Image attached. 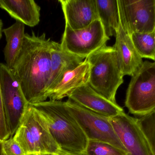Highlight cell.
<instances>
[{
  "mask_svg": "<svg viewBox=\"0 0 155 155\" xmlns=\"http://www.w3.org/2000/svg\"><path fill=\"white\" fill-rule=\"evenodd\" d=\"M52 41L44 33H25L22 48L12 71L28 104L45 102L51 76Z\"/></svg>",
  "mask_w": 155,
  "mask_h": 155,
  "instance_id": "1",
  "label": "cell"
},
{
  "mask_svg": "<svg viewBox=\"0 0 155 155\" xmlns=\"http://www.w3.org/2000/svg\"><path fill=\"white\" fill-rule=\"evenodd\" d=\"M31 105L43 116L61 150L74 153L84 152L88 139L65 102L50 100Z\"/></svg>",
  "mask_w": 155,
  "mask_h": 155,
  "instance_id": "2",
  "label": "cell"
},
{
  "mask_svg": "<svg viewBox=\"0 0 155 155\" xmlns=\"http://www.w3.org/2000/svg\"><path fill=\"white\" fill-rule=\"evenodd\" d=\"M25 155L56 154L61 150L48 124L38 110L29 104L13 136Z\"/></svg>",
  "mask_w": 155,
  "mask_h": 155,
  "instance_id": "3",
  "label": "cell"
},
{
  "mask_svg": "<svg viewBox=\"0 0 155 155\" xmlns=\"http://www.w3.org/2000/svg\"><path fill=\"white\" fill-rule=\"evenodd\" d=\"M86 59L90 65L88 85L102 96L117 103L116 95L124 83V76L114 48L104 45Z\"/></svg>",
  "mask_w": 155,
  "mask_h": 155,
  "instance_id": "4",
  "label": "cell"
},
{
  "mask_svg": "<svg viewBox=\"0 0 155 155\" xmlns=\"http://www.w3.org/2000/svg\"><path fill=\"white\" fill-rule=\"evenodd\" d=\"M125 104L129 113L139 116L155 109V62H143L132 76Z\"/></svg>",
  "mask_w": 155,
  "mask_h": 155,
  "instance_id": "5",
  "label": "cell"
},
{
  "mask_svg": "<svg viewBox=\"0 0 155 155\" xmlns=\"http://www.w3.org/2000/svg\"><path fill=\"white\" fill-rule=\"evenodd\" d=\"M65 103L88 140L108 143L128 155L116 134L109 117L90 111L70 99Z\"/></svg>",
  "mask_w": 155,
  "mask_h": 155,
  "instance_id": "6",
  "label": "cell"
},
{
  "mask_svg": "<svg viewBox=\"0 0 155 155\" xmlns=\"http://www.w3.org/2000/svg\"><path fill=\"white\" fill-rule=\"evenodd\" d=\"M0 85L4 108L11 137L21 122L29 104L11 69L0 63Z\"/></svg>",
  "mask_w": 155,
  "mask_h": 155,
  "instance_id": "7",
  "label": "cell"
},
{
  "mask_svg": "<svg viewBox=\"0 0 155 155\" xmlns=\"http://www.w3.org/2000/svg\"><path fill=\"white\" fill-rule=\"evenodd\" d=\"M110 38L105 32L99 19L86 28L74 30L65 23L61 45L62 48L73 54L86 58L106 45Z\"/></svg>",
  "mask_w": 155,
  "mask_h": 155,
  "instance_id": "8",
  "label": "cell"
},
{
  "mask_svg": "<svg viewBox=\"0 0 155 155\" xmlns=\"http://www.w3.org/2000/svg\"><path fill=\"white\" fill-rule=\"evenodd\" d=\"M117 2L120 23L128 34L155 31V0H117Z\"/></svg>",
  "mask_w": 155,
  "mask_h": 155,
  "instance_id": "9",
  "label": "cell"
},
{
  "mask_svg": "<svg viewBox=\"0 0 155 155\" xmlns=\"http://www.w3.org/2000/svg\"><path fill=\"white\" fill-rule=\"evenodd\" d=\"M109 119L128 155H153L149 143L137 123V118L124 112Z\"/></svg>",
  "mask_w": 155,
  "mask_h": 155,
  "instance_id": "10",
  "label": "cell"
},
{
  "mask_svg": "<svg viewBox=\"0 0 155 155\" xmlns=\"http://www.w3.org/2000/svg\"><path fill=\"white\" fill-rule=\"evenodd\" d=\"M68 98L90 111L109 118L124 112L123 108L117 103L102 96L88 84L78 88Z\"/></svg>",
  "mask_w": 155,
  "mask_h": 155,
  "instance_id": "11",
  "label": "cell"
},
{
  "mask_svg": "<svg viewBox=\"0 0 155 155\" xmlns=\"http://www.w3.org/2000/svg\"><path fill=\"white\" fill-rule=\"evenodd\" d=\"M65 23L73 30L84 29L98 20L96 0H60Z\"/></svg>",
  "mask_w": 155,
  "mask_h": 155,
  "instance_id": "12",
  "label": "cell"
},
{
  "mask_svg": "<svg viewBox=\"0 0 155 155\" xmlns=\"http://www.w3.org/2000/svg\"><path fill=\"white\" fill-rule=\"evenodd\" d=\"M115 37L113 47L117 53L120 70L124 76H133L143 64V58L137 51L131 35L124 30L120 22Z\"/></svg>",
  "mask_w": 155,
  "mask_h": 155,
  "instance_id": "13",
  "label": "cell"
},
{
  "mask_svg": "<svg viewBox=\"0 0 155 155\" xmlns=\"http://www.w3.org/2000/svg\"><path fill=\"white\" fill-rule=\"evenodd\" d=\"M90 65L86 59L78 66L67 72L58 84L47 94L53 101H61L78 87L88 84Z\"/></svg>",
  "mask_w": 155,
  "mask_h": 155,
  "instance_id": "14",
  "label": "cell"
},
{
  "mask_svg": "<svg viewBox=\"0 0 155 155\" xmlns=\"http://www.w3.org/2000/svg\"><path fill=\"white\" fill-rule=\"evenodd\" d=\"M52 42L51 76L47 94L58 84L67 72L76 68L85 59L64 50L61 43L53 41Z\"/></svg>",
  "mask_w": 155,
  "mask_h": 155,
  "instance_id": "15",
  "label": "cell"
},
{
  "mask_svg": "<svg viewBox=\"0 0 155 155\" xmlns=\"http://www.w3.org/2000/svg\"><path fill=\"white\" fill-rule=\"evenodd\" d=\"M0 8L25 25L34 27L40 22L41 7L33 0H0Z\"/></svg>",
  "mask_w": 155,
  "mask_h": 155,
  "instance_id": "16",
  "label": "cell"
},
{
  "mask_svg": "<svg viewBox=\"0 0 155 155\" xmlns=\"http://www.w3.org/2000/svg\"><path fill=\"white\" fill-rule=\"evenodd\" d=\"M6 44L4 49L5 65L12 70L15 60L21 52L25 33V25L19 21L8 28L3 29Z\"/></svg>",
  "mask_w": 155,
  "mask_h": 155,
  "instance_id": "17",
  "label": "cell"
},
{
  "mask_svg": "<svg viewBox=\"0 0 155 155\" xmlns=\"http://www.w3.org/2000/svg\"><path fill=\"white\" fill-rule=\"evenodd\" d=\"M99 20L107 37L115 36L120 23L117 0H96Z\"/></svg>",
  "mask_w": 155,
  "mask_h": 155,
  "instance_id": "18",
  "label": "cell"
},
{
  "mask_svg": "<svg viewBox=\"0 0 155 155\" xmlns=\"http://www.w3.org/2000/svg\"><path fill=\"white\" fill-rule=\"evenodd\" d=\"M134 45L142 58L155 60V31L147 33H134L131 35Z\"/></svg>",
  "mask_w": 155,
  "mask_h": 155,
  "instance_id": "19",
  "label": "cell"
},
{
  "mask_svg": "<svg viewBox=\"0 0 155 155\" xmlns=\"http://www.w3.org/2000/svg\"><path fill=\"white\" fill-rule=\"evenodd\" d=\"M137 121L149 143L153 155H155V109L137 118Z\"/></svg>",
  "mask_w": 155,
  "mask_h": 155,
  "instance_id": "20",
  "label": "cell"
},
{
  "mask_svg": "<svg viewBox=\"0 0 155 155\" xmlns=\"http://www.w3.org/2000/svg\"><path fill=\"white\" fill-rule=\"evenodd\" d=\"M84 155H128L108 143L88 140Z\"/></svg>",
  "mask_w": 155,
  "mask_h": 155,
  "instance_id": "21",
  "label": "cell"
},
{
  "mask_svg": "<svg viewBox=\"0 0 155 155\" xmlns=\"http://www.w3.org/2000/svg\"><path fill=\"white\" fill-rule=\"evenodd\" d=\"M2 151L5 155H25L21 147L13 137L3 141Z\"/></svg>",
  "mask_w": 155,
  "mask_h": 155,
  "instance_id": "22",
  "label": "cell"
},
{
  "mask_svg": "<svg viewBox=\"0 0 155 155\" xmlns=\"http://www.w3.org/2000/svg\"><path fill=\"white\" fill-rule=\"evenodd\" d=\"M10 137H11V133L5 118L0 85V140L3 142L9 139Z\"/></svg>",
  "mask_w": 155,
  "mask_h": 155,
  "instance_id": "23",
  "label": "cell"
},
{
  "mask_svg": "<svg viewBox=\"0 0 155 155\" xmlns=\"http://www.w3.org/2000/svg\"><path fill=\"white\" fill-rule=\"evenodd\" d=\"M53 155H84V153H74L61 150L58 153Z\"/></svg>",
  "mask_w": 155,
  "mask_h": 155,
  "instance_id": "24",
  "label": "cell"
},
{
  "mask_svg": "<svg viewBox=\"0 0 155 155\" xmlns=\"http://www.w3.org/2000/svg\"><path fill=\"white\" fill-rule=\"evenodd\" d=\"M3 22L2 20L0 19V39L2 37V33L3 32Z\"/></svg>",
  "mask_w": 155,
  "mask_h": 155,
  "instance_id": "25",
  "label": "cell"
},
{
  "mask_svg": "<svg viewBox=\"0 0 155 155\" xmlns=\"http://www.w3.org/2000/svg\"><path fill=\"white\" fill-rule=\"evenodd\" d=\"M0 155H3L2 151V141L0 140Z\"/></svg>",
  "mask_w": 155,
  "mask_h": 155,
  "instance_id": "26",
  "label": "cell"
},
{
  "mask_svg": "<svg viewBox=\"0 0 155 155\" xmlns=\"http://www.w3.org/2000/svg\"></svg>",
  "mask_w": 155,
  "mask_h": 155,
  "instance_id": "27",
  "label": "cell"
},
{
  "mask_svg": "<svg viewBox=\"0 0 155 155\" xmlns=\"http://www.w3.org/2000/svg\"><path fill=\"white\" fill-rule=\"evenodd\" d=\"M154 62H155V61H154Z\"/></svg>",
  "mask_w": 155,
  "mask_h": 155,
  "instance_id": "28",
  "label": "cell"
},
{
  "mask_svg": "<svg viewBox=\"0 0 155 155\" xmlns=\"http://www.w3.org/2000/svg\"><path fill=\"white\" fill-rule=\"evenodd\" d=\"M3 155H5L4 154H3Z\"/></svg>",
  "mask_w": 155,
  "mask_h": 155,
  "instance_id": "29",
  "label": "cell"
}]
</instances>
